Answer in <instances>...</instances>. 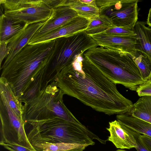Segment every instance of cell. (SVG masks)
Wrapping results in <instances>:
<instances>
[{
  "label": "cell",
  "mask_w": 151,
  "mask_h": 151,
  "mask_svg": "<svg viewBox=\"0 0 151 151\" xmlns=\"http://www.w3.org/2000/svg\"><path fill=\"white\" fill-rule=\"evenodd\" d=\"M89 22L87 19L78 16L59 28L35 40L30 41L28 44L44 42L85 30Z\"/></svg>",
  "instance_id": "obj_12"
},
{
  "label": "cell",
  "mask_w": 151,
  "mask_h": 151,
  "mask_svg": "<svg viewBox=\"0 0 151 151\" xmlns=\"http://www.w3.org/2000/svg\"><path fill=\"white\" fill-rule=\"evenodd\" d=\"M137 0H96L100 15L111 20L113 25L134 29L138 19Z\"/></svg>",
  "instance_id": "obj_8"
},
{
  "label": "cell",
  "mask_w": 151,
  "mask_h": 151,
  "mask_svg": "<svg viewBox=\"0 0 151 151\" xmlns=\"http://www.w3.org/2000/svg\"><path fill=\"white\" fill-rule=\"evenodd\" d=\"M54 81L64 94L109 115L129 113L133 106L119 92L116 84L84 56L82 67L76 68L71 64L61 71Z\"/></svg>",
  "instance_id": "obj_1"
},
{
  "label": "cell",
  "mask_w": 151,
  "mask_h": 151,
  "mask_svg": "<svg viewBox=\"0 0 151 151\" xmlns=\"http://www.w3.org/2000/svg\"><path fill=\"white\" fill-rule=\"evenodd\" d=\"M56 40V51L47 75L49 83L54 81L61 71L71 64L77 56L99 46L86 30Z\"/></svg>",
  "instance_id": "obj_6"
},
{
  "label": "cell",
  "mask_w": 151,
  "mask_h": 151,
  "mask_svg": "<svg viewBox=\"0 0 151 151\" xmlns=\"http://www.w3.org/2000/svg\"><path fill=\"white\" fill-rule=\"evenodd\" d=\"M106 128L110 133L108 140L118 148L130 149L137 146L136 140L129 129L117 120L109 122Z\"/></svg>",
  "instance_id": "obj_14"
},
{
  "label": "cell",
  "mask_w": 151,
  "mask_h": 151,
  "mask_svg": "<svg viewBox=\"0 0 151 151\" xmlns=\"http://www.w3.org/2000/svg\"><path fill=\"white\" fill-rule=\"evenodd\" d=\"M0 145L9 151H38L15 144L0 143Z\"/></svg>",
  "instance_id": "obj_28"
},
{
  "label": "cell",
  "mask_w": 151,
  "mask_h": 151,
  "mask_svg": "<svg viewBox=\"0 0 151 151\" xmlns=\"http://www.w3.org/2000/svg\"><path fill=\"white\" fill-rule=\"evenodd\" d=\"M146 22L137 21L134 27L136 34V49L146 55L151 60V27Z\"/></svg>",
  "instance_id": "obj_15"
},
{
  "label": "cell",
  "mask_w": 151,
  "mask_h": 151,
  "mask_svg": "<svg viewBox=\"0 0 151 151\" xmlns=\"http://www.w3.org/2000/svg\"><path fill=\"white\" fill-rule=\"evenodd\" d=\"M103 32L109 35L117 36L136 35L134 29L126 27H118L113 26Z\"/></svg>",
  "instance_id": "obj_24"
},
{
  "label": "cell",
  "mask_w": 151,
  "mask_h": 151,
  "mask_svg": "<svg viewBox=\"0 0 151 151\" xmlns=\"http://www.w3.org/2000/svg\"><path fill=\"white\" fill-rule=\"evenodd\" d=\"M49 151L44 150V151Z\"/></svg>",
  "instance_id": "obj_35"
},
{
  "label": "cell",
  "mask_w": 151,
  "mask_h": 151,
  "mask_svg": "<svg viewBox=\"0 0 151 151\" xmlns=\"http://www.w3.org/2000/svg\"><path fill=\"white\" fill-rule=\"evenodd\" d=\"M67 6L74 10L80 17L90 21L100 16L99 9L81 2L80 0H62L59 6Z\"/></svg>",
  "instance_id": "obj_17"
},
{
  "label": "cell",
  "mask_w": 151,
  "mask_h": 151,
  "mask_svg": "<svg viewBox=\"0 0 151 151\" xmlns=\"http://www.w3.org/2000/svg\"><path fill=\"white\" fill-rule=\"evenodd\" d=\"M84 149H77L71 150L66 151H83Z\"/></svg>",
  "instance_id": "obj_32"
},
{
  "label": "cell",
  "mask_w": 151,
  "mask_h": 151,
  "mask_svg": "<svg viewBox=\"0 0 151 151\" xmlns=\"http://www.w3.org/2000/svg\"><path fill=\"white\" fill-rule=\"evenodd\" d=\"M45 22L24 24L23 29L8 42L7 46L10 49L2 65L8 63L24 47L27 45L35 32L44 24Z\"/></svg>",
  "instance_id": "obj_13"
},
{
  "label": "cell",
  "mask_w": 151,
  "mask_h": 151,
  "mask_svg": "<svg viewBox=\"0 0 151 151\" xmlns=\"http://www.w3.org/2000/svg\"><path fill=\"white\" fill-rule=\"evenodd\" d=\"M116 151H126L125 150H122L118 149Z\"/></svg>",
  "instance_id": "obj_34"
},
{
  "label": "cell",
  "mask_w": 151,
  "mask_h": 151,
  "mask_svg": "<svg viewBox=\"0 0 151 151\" xmlns=\"http://www.w3.org/2000/svg\"><path fill=\"white\" fill-rule=\"evenodd\" d=\"M83 56L112 82L136 91L147 81L142 78L132 55L120 50L100 46L91 48Z\"/></svg>",
  "instance_id": "obj_3"
},
{
  "label": "cell",
  "mask_w": 151,
  "mask_h": 151,
  "mask_svg": "<svg viewBox=\"0 0 151 151\" xmlns=\"http://www.w3.org/2000/svg\"><path fill=\"white\" fill-rule=\"evenodd\" d=\"M0 119V143L16 145L36 150L27 137L23 119L17 116L1 94Z\"/></svg>",
  "instance_id": "obj_7"
},
{
  "label": "cell",
  "mask_w": 151,
  "mask_h": 151,
  "mask_svg": "<svg viewBox=\"0 0 151 151\" xmlns=\"http://www.w3.org/2000/svg\"><path fill=\"white\" fill-rule=\"evenodd\" d=\"M0 94L4 96L9 105L17 116L23 119L22 103L15 96L6 80L1 77L0 78Z\"/></svg>",
  "instance_id": "obj_18"
},
{
  "label": "cell",
  "mask_w": 151,
  "mask_h": 151,
  "mask_svg": "<svg viewBox=\"0 0 151 151\" xmlns=\"http://www.w3.org/2000/svg\"><path fill=\"white\" fill-rule=\"evenodd\" d=\"M116 120L137 132L151 137V124L131 116L128 113L117 115Z\"/></svg>",
  "instance_id": "obj_16"
},
{
  "label": "cell",
  "mask_w": 151,
  "mask_h": 151,
  "mask_svg": "<svg viewBox=\"0 0 151 151\" xmlns=\"http://www.w3.org/2000/svg\"><path fill=\"white\" fill-rule=\"evenodd\" d=\"M140 97L144 96H151V83L148 81L141 85L136 91Z\"/></svg>",
  "instance_id": "obj_26"
},
{
  "label": "cell",
  "mask_w": 151,
  "mask_h": 151,
  "mask_svg": "<svg viewBox=\"0 0 151 151\" xmlns=\"http://www.w3.org/2000/svg\"><path fill=\"white\" fill-rule=\"evenodd\" d=\"M99 46L120 50L133 56L136 53L135 35L117 36L104 32L90 35Z\"/></svg>",
  "instance_id": "obj_11"
},
{
  "label": "cell",
  "mask_w": 151,
  "mask_h": 151,
  "mask_svg": "<svg viewBox=\"0 0 151 151\" xmlns=\"http://www.w3.org/2000/svg\"><path fill=\"white\" fill-rule=\"evenodd\" d=\"M27 137L32 145L45 143H76L88 145L95 143L94 134L81 126L59 117L24 123Z\"/></svg>",
  "instance_id": "obj_4"
},
{
  "label": "cell",
  "mask_w": 151,
  "mask_h": 151,
  "mask_svg": "<svg viewBox=\"0 0 151 151\" xmlns=\"http://www.w3.org/2000/svg\"><path fill=\"white\" fill-rule=\"evenodd\" d=\"M132 57L142 78L146 81H148L151 73V60L146 55L137 50Z\"/></svg>",
  "instance_id": "obj_23"
},
{
  "label": "cell",
  "mask_w": 151,
  "mask_h": 151,
  "mask_svg": "<svg viewBox=\"0 0 151 151\" xmlns=\"http://www.w3.org/2000/svg\"><path fill=\"white\" fill-rule=\"evenodd\" d=\"M80 1L82 3L88 6L98 8L96 4V0H80Z\"/></svg>",
  "instance_id": "obj_30"
},
{
  "label": "cell",
  "mask_w": 151,
  "mask_h": 151,
  "mask_svg": "<svg viewBox=\"0 0 151 151\" xmlns=\"http://www.w3.org/2000/svg\"><path fill=\"white\" fill-rule=\"evenodd\" d=\"M56 39L27 44L0 68L1 77L9 83L19 100L33 85L47 86V75L56 51Z\"/></svg>",
  "instance_id": "obj_2"
},
{
  "label": "cell",
  "mask_w": 151,
  "mask_h": 151,
  "mask_svg": "<svg viewBox=\"0 0 151 151\" xmlns=\"http://www.w3.org/2000/svg\"><path fill=\"white\" fill-rule=\"evenodd\" d=\"M131 116L151 124V96H141L133 104Z\"/></svg>",
  "instance_id": "obj_19"
},
{
  "label": "cell",
  "mask_w": 151,
  "mask_h": 151,
  "mask_svg": "<svg viewBox=\"0 0 151 151\" xmlns=\"http://www.w3.org/2000/svg\"><path fill=\"white\" fill-rule=\"evenodd\" d=\"M9 42L5 41L0 42V65L1 68V64L4 58L8 56L9 54L10 49L7 46Z\"/></svg>",
  "instance_id": "obj_27"
},
{
  "label": "cell",
  "mask_w": 151,
  "mask_h": 151,
  "mask_svg": "<svg viewBox=\"0 0 151 151\" xmlns=\"http://www.w3.org/2000/svg\"><path fill=\"white\" fill-rule=\"evenodd\" d=\"M141 138L145 145L151 151V137L142 134Z\"/></svg>",
  "instance_id": "obj_29"
},
{
  "label": "cell",
  "mask_w": 151,
  "mask_h": 151,
  "mask_svg": "<svg viewBox=\"0 0 151 151\" xmlns=\"http://www.w3.org/2000/svg\"><path fill=\"white\" fill-rule=\"evenodd\" d=\"M136 140L137 146L135 148L137 151H151L145 145L141 138V134L129 129Z\"/></svg>",
  "instance_id": "obj_25"
},
{
  "label": "cell",
  "mask_w": 151,
  "mask_h": 151,
  "mask_svg": "<svg viewBox=\"0 0 151 151\" xmlns=\"http://www.w3.org/2000/svg\"><path fill=\"white\" fill-rule=\"evenodd\" d=\"M37 151H66L71 150L85 148L89 146L87 145H81L76 143H45L35 144L32 145Z\"/></svg>",
  "instance_id": "obj_21"
},
{
  "label": "cell",
  "mask_w": 151,
  "mask_h": 151,
  "mask_svg": "<svg viewBox=\"0 0 151 151\" xmlns=\"http://www.w3.org/2000/svg\"><path fill=\"white\" fill-rule=\"evenodd\" d=\"M148 81L150 83H151V73H150V78H149V79Z\"/></svg>",
  "instance_id": "obj_33"
},
{
  "label": "cell",
  "mask_w": 151,
  "mask_h": 151,
  "mask_svg": "<svg viewBox=\"0 0 151 151\" xmlns=\"http://www.w3.org/2000/svg\"><path fill=\"white\" fill-rule=\"evenodd\" d=\"M63 91L53 81L32 99L24 102L22 118L24 123L59 117L83 126L64 103Z\"/></svg>",
  "instance_id": "obj_5"
},
{
  "label": "cell",
  "mask_w": 151,
  "mask_h": 151,
  "mask_svg": "<svg viewBox=\"0 0 151 151\" xmlns=\"http://www.w3.org/2000/svg\"><path fill=\"white\" fill-rule=\"evenodd\" d=\"M52 12L49 0H38L17 10H4L3 14L11 18L16 24H30L45 22L50 16Z\"/></svg>",
  "instance_id": "obj_9"
},
{
  "label": "cell",
  "mask_w": 151,
  "mask_h": 151,
  "mask_svg": "<svg viewBox=\"0 0 151 151\" xmlns=\"http://www.w3.org/2000/svg\"><path fill=\"white\" fill-rule=\"evenodd\" d=\"M112 22L108 17L104 15H100L90 21L86 30L89 35H94L104 32L108 28L113 26Z\"/></svg>",
  "instance_id": "obj_22"
},
{
  "label": "cell",
  "mask_w": 151,
  "mask_h": 151,
  "mask_svg": "<svg viewBox=\"0 0 151 151\" xmlns=\"http://www.w3.org/2000/svg\"><path fill=\"white\" fill-rule=\"evenodd\" d=\"M78 16L77 13L68 6H63L52 8L50 17L35 32L30 41L59 28Z\"/></svg>",
  "instance_id": "obj_10"
},
{
  "label": "cell",
  "mask_w": 151,
  "mask_h": 151,
  "mask_svg": "<svg viewBox=\"0 0 151 151\" xmlns=\"http://www.w3.org/2000/svg\"><path fill=\"white\" fill-rule=\"evenodd\" d=\"M24 25L15 23L11 18L4 14H1L0 42L8 41L23 29Z\"/></svg>",
  "instance_id": "obj_20"
},
{
  "label": "cell",
  "mask_w": 151,
  "mask_h": 151,
  "mask_svg": "<svg viewBox=\"0 0 151 151\" xmlns=\"http://www.w3.org/2000/svg\"><path fill=\"white\" fill-rule=\"evenodd\" d=\"M146 23L148 26L151 27V8L149 10Z\"/></svg>",
  "instance_id": "obj_31"
}]
</instances>
